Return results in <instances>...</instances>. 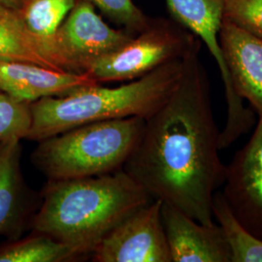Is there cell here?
Returning a JSON list of instances; mask_svg holds the SVG:
<instances>
[{
	"instance_id": "1",
	"label": "cell",
	"mask_w": 262,
	"mask_h": 262,
	"mask_svg": "<svg viewBox=\"0 0 262 262\" xmlns=\"http://www.w3.org/2000/svg\"><path fill=\"white\" fill-rule=\"evenodd\" d=\"M198 41L184 57L178 86L145 120L123 170L150 194L205 225H215L213 199L225 182L210 83Z\"/></svg>"
},
{
	"instance_id": "2",
	"label": "cell",
	"mask_w": 262,
	"mask_h": 262,
	"mask_svg": "<svg viewBox=\"0 0 262 262\" xmlns=\"http://www.w3.org/2000/svg\"><path fill=\"white\" fill-rule=\"evenodd\" d=\"M30 230L90 258L96 245L132 212L152 200L123 170L85 178L48 180Z\"/></svg>"
},
{
	"instance_id": "3",
	"label": "cell",
	"mask_w": 262,
	"mask_h": 262,
	"mask_svg": "<svg viewBox=\"0 0 262 262\" xmlns=\"http://www.w3.org/2000/svg\"><path fill=\"white\" fill-rule=\"evenodd\" d=\"M184 71V57L117 88L98 84L30 104L32 122L28 140H43L94 122L138 117L147 120L168 100Z\"/></svg>"
},
{
	"instance_id": "4",
	"label": "cell",
	"mask_w": 262,
	"mask_h": 262,
	"mask_svg": "<svg viewBox=\"0 0 262 262\" xmlns=\"http://www.w3.org/2000/svg\"><path fill=\"white\" fill-rule=\"evenodd\" d=\"M144 124L138 117L82 124L38 141L30 159L48 180L113 173L123 168Z\"/></svg>"
},
{
	"instance_id": "5",
	"label": "cell",
	"mask_w": 262,
	"mask_h": 262,
	"mask_svg": "<svg viewBox=\"0 0 262 262\" xmlns=\"http://www.w3.org/2000/svg\"><path fill=\"white\" fill-rule=\"evenodd\" d=\"M199 40L173 28L150 26L138 37L94 59L84 72L97 83L133 81L167 62L185 57Z\"/></svg>"
},
{
	"instance_id": "6",
	"label": "cell",
	"mask_w": 262,
	"mask_h": 262,
	"mask_svg": "<svg viewBox=\"0 0 262 262\" xmlns=\"http://www.w3.org/2000/svg\"><path fill=\"white\" fill-rule=\"evenodd\" d=\"M169 10L179 21L199 38L217 64L225 85L227 116L220 134V147L225 150L250 130L254 124V112L244 105L237 94L220 44V30L224 20L223 0H166Z\"/></svg>"
},
{
	"instance_id": "7",
	"label": "cell",
	"mask_w": 262,
	"mask_h": 262,
	"mask_svg": "<svg viewBox=\"0 0 262 262\" xmlns=\"http://www.w3.org/2000/svg\"><path fill=\"white\" fill-rule=\"evenodd\" d=\"M161 208L152 199L123 219L96 245L92 261L172 262Z\"/></svg>"
},
{
	"instance_id": "8",
	"label": "cell",
	"mask_w": 262,
	"mask_h": 262,
	"mask_svg": "<svg viewBox=\"0 0 262 262\" xmlns=\"http://www.w3.org/2000/svg\"><path fill=\"white\" fill-rule=\"evenodd\" d=\"M131 38L109 27L95 12L94 4L83 0L71 10L55 40L67 70L84 72L89 63L122 47Z\"/></svg>"
},
{
	"instance_id": "9",
	"label": "cell",
	"mask_w": 262,
	"mask_h": 262,
	"mask_svg": "<svg viewBox=\"0 0 262 262\" xmlns=\"http://www.w3.org/2000/svg\"><path fill=\"white\" fill-rule=\"evenodd\" d=\"M223 194L237 221L262 239V117L249 142L226 166Z\"/></svg>"
},
{
	"instance_id": "10",
	"label": "cell",
	"mask_w": 262,
	"mask_h": 262,
	"mask_svg": "<svg viewBox=\"0 0 262 262\" xmlns=\"http://www.w3.org/2000/svg\"><path fill=\"white\" fill-rule=\"evenodd\" d=\"M19 139L0 142V237L14 240L30 230L41 202L40 192L25 180Z\"/></svg>"
},
{
	"instance_id": "11",
	"label": "cell",
	"mask_w": 262,
	"mask_h": 262,
	"mask_svg": "<svg viewBox=\"0 0 262 262\" xmlns=\"http://www.w3.org/2000/svg\"><path fill=\"white\" fill-rule=\"evenodd\" d=\"M161 216L172 262H231L221 226L205 225L162 202Z\"/></svg>"
},
{
	"instance_id": "12",
	"label": "cell",
	"mask_w": 262,
	"mask_h": 262,
	"mask_svg": "<svg viewBox=\"0 0 262 262\" xmlns=\"http://www.w3.org/2000/svg\"><path fill=\"white\" fill-rule=\"evenodd\" d=\"M95 84L99 83L84 72L56 70L28 61L0 58V90L21 102L31 104Z\"/></svg>"
},
{
	"instance_id": "13",
	"label": "cell",
	"mask_w": 262,
	"mask_h": 262,
	"mask_svg": "<svg viewBox=\"0 0 262 262\" xmlns=\"http://www.w3.org/2000/svg\"><path fill=\"white\" fill-rule=\"evenodd\" d=\"M220 44L237 94L262 117V40L223 20Z\"/></svg>"
},
{
	"instance_id": "14",
	"label": "cell",
	"mask_w": 262,
	"mask_h": 262,
	"mask_svg": "<svg viewBox=\"0 0 262 262\" xmlns=\"http://www.w3.org/2000/svg\"><path fill=\"white\" fill-rule=\"evenodd\" d=\"M0 58L28 61L52 69L64 70L51 48L28 30L19 11L1 4Z\"/></svg>"
},
{
	"instance_id": "15",
	"label": "cell",
	"mask_w": 262,
	"mask_h": 262,
	"mask_svg": "<svg viewBox=\"0 0 262 262\" xmlns=\"http://www.w3.org/2000/svg\"><path fill=\"white\" fill-rule=\"evenodd\" d=\"M86 257L46 234H30L0 244V262H73Z\"/></svg>"
},
{
	"instance_id": "16",
	"label": "cell",
	"mask_w": 262,
	"mask_h": 262,
	"mask_svg": "<svg viewBox=\"0 0 262 262\" xmlns=\"http://www.w3.org/2000/svg\"><path fill=\"white\" fill-rule=\"evenodd\" d=\"M74 6L75 0H28L18 10L28 30L51 48L66 71V62L57 50L55 38Z\"/></svg>"
},
{
	"instance_id": "17",
	"label": "cell",
	"mask_w": 262,
	"mask_h": 262,
	"mask_svg": "<svg viewBox=\"0 0 262 262\" xmlns=\"http://www.w3.org/2000/svg\"><path fill=\"white\" fill-rule=\"evenodd\" d=\"M213 216L221 226L229 245L231 262H262V239L241 225L225 201L223 192L215 191Z\"/></svg>"
},
{
	"instance_id": "18",
	"label": "cell",
	"mask_w": 262,
	"mask_h": 262,
	"mask_svg": "<svg viewBox=\"0 0 262 262\" xmlns=\"http://www.w3.org/2000/svg\"><path fill=\"white\" fill-rule=\"evenodd\" d=\"M31 122L30 104L0 93V142L26 139Z\"/></svg>"
},
{
	"instance_id": "19",
	"label": "cell",
	"mask_w": 262,
	"mask_h": 262,
	"mask_svg": "<svg viewBox=\"0 0 262 262\" xmlns=\"http://www.w3.org/2000/svg\"><path fill=\"white\" fill-rule=\"evenodd\" d=\"M224 19L262 40V0H223Z\"/></svg>"
},
{
	"instance_id": "20",
	"label": "cell",
	"mask_w": 262,
	"mask_h": 262,
	"mask_svg": "<svg viewBox=\"0 0 262 262\" xmlns=\"http://www.w3.org/2000/svg\"><path fill=\"white\" fill-rule=\"evenodd\" d=\"M101 10L111 19L133 30L148 28L147 18L132 0H86Z\"/></svg>"
},
{
	"instance_id": "21",
	"label": "cell",
	"mask_w": 262,
	"mask_h": 262,
	"mask_svg": "<svg viewBox=\"0 0 262 262\" xmlns=\"http://www.w3.org/2000/svg\"><path fill=\"white\" fill-rule=\"evenodd\" d=\"M28 0H0V4L11 9L19 10Z\"/></svg>"
}]
</instances>
